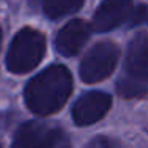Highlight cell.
<instances>
[{"label":"cell","instance_id":"obj_1","mask_svg":"<svg viewBox=\"0 0 148 148\" xmlns=\"http://www.w3.org/2000/svg\"><path fill=\"white\" fill-rule=\"evenodd\" d=\"M72 75L64 65H51L27 83L24 99L30 112L48 116L59 112L72 94Z\"/></svg>","mask_w":148,"mask_h":148},{"label":"cell","instance_id":"obj_2","mask_svg":"<svg viewBox=\"0 0 148 148\" xmlns=\"http://www.w3.org/2000/svg\"><path fill=\"white\" fill-rule=\"evenodd\" d=\"M119 96L126 99L148 94V34L140 32L131 40L126 53L124 72L116 83Z\"/></svg>","mask_w":148,"mask_h":148},{"label":"cell","instance_id":"obj_3","mask_svg":"<svg viewBox=\"0 0 148 148\" xmlns=\"http://www.w3.org/2000/svg\"><path fill=\"white\" fill-rule=\"evenodd\" d=\"M46 49L45 35L24 27L14 35L7 54V67L13 73H26L40 64Z\"/></svg>","mask_w":148,"mask_h":148},{"label":"cell","instance_id":"obj_4","mask_svg":"<svg viewBox=\"0 0 148 148\" xmlns=\"http://www.w3.org/2000/svg\"><path fill=\"white\" fill-rule=\"evenodd\" d=\"M119 59V48L112 42L94 45L80 64V77L84 83H99L113 73Z\"/></svg>","mask_w":148,"mask_h":148},{"label":"cell","instance_id":"obj_5","mask_svg":"<svg viewBox=\"0 0 148 148\" xmlns=\"http://www.w3.org/2000/svg\"><path fill=\"white\" fill-rule=\"evenodd\" d=\"M64 132L45 123L29 121L18 129L13 148H54Z\"/></svg>","mask_w":148,"mask_h":148},{"label":"cell","instance_id":"obj_6","mask_svg":"<svg viewBox=\"0 0 148 148\" xmlns=\"http://www.w3.org/2000/svg\"><path fill=\"white\" fill-rule=\"evenodd\" d=\"M112 107V97L107 92L91 91L81 96L72 108V116L77 126H91L102 119Z\"/></svg>","mask_w":148,"mask_h":148},{"label":"cell","instance_id":"obj_7","mask_svg":"<svg viewBox=\"0 0 148 148\" xmlns=\"http://www.w3.org/2000/svg\"><path fill=\"white\" fill-rule=\"evenodd\" d=\"M132 13V0H103L92 19L96 32H110L129 19Z\"/></svg>","mask_w":148,"mask_h":148},{"label":"cell","instance_id":"obj_8","mask_svg":"<svg viewBox=\"0 0 148 148\" xmlns=\"http://www.w3.org/2000/svg\"><path fill=\"white\" fill-rule=\"evenodd\" d=\"M91 34V26L83 19H73L67 23L56 37V49L62 56H75L84 43L88 42Z\"/></svg>","mask_w":148,"mask_h":148},{"label":"cell","instance_id":"obj_9","mask_svg":"<svg viewBox=\"0 0 148 148\" xmlns=\"http://www.w3.org/2000/svg\"><path fill=\"white\" fill-rule=\"evenodd\" d=\"M84 0H43V11L49 19H59L83 7Z\"/></svg>","mask_w":148,"mask_h":148},{"label":"cell","instance_id":"obj_10","mask_svg":"<svg viewBox=\"0 0 148 148\" xmlns=\"http://www.w3.org/2000/svg\"><path fill=\"white\" fill-rule=\"evenodd\" d=\"M129 24L131 26L148 24V5H140L138 8H135L129 16Z\"/></svg>","mask_w":148,"mask_h":148},{"label":"cell","instance_id":"obj_11","mask_svg":"<svg viewBox=\"0 0 148 148\" xmlns=\"http://www.w3.org/2000/svg\"><path fill=\"white\" fill-rule=\"evenodd\" d=\"M86 148H118V143H116L113 138L100 135V137L92 138V140L86 145Z\"/></svg>","mask_w":148,"mask_h":148},{"label":"cell","instance_id":"obj_12","mask_svg":"<svg viewBox=\"0 0 148 148\" xmlns=\"http://www.w3.org/2000/svg\"><path fill=\"white\" fill-rule=\"evenodd\" d=\"M54 148H70V143H69L67 137H65L64 134L61 135V138H59V142L56 143V147H54Z\"/></svg>","mask_w":148,"mask_h":148},{"label":"cell","instance_id":"obj_13","mask_svg":"<svg viewBox=\"0 0 148 148\" xmlns=\"http://www.w3.org/2000/svg\"><path fill=\"white\" fill-rule=\"evenodd\" d=\"M0 43H2V29H0Z\"/></svg>","mask_w":148,"mask_h":148}]
</instances>
